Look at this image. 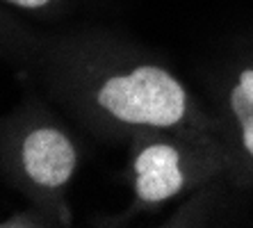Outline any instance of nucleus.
I'll use <instances>...</instances> for the list:
<instances>
[{
	"label": "nucleus",
	"instance_id": "1",
	"mask_svg": "<svg viewBox=\"0 0 253 228\" xmlns=\"http://www.w3.org/2000/svg\"><path fill=\"white\" fill-rule=\"evenodd\" d=\"M100 103L124 121L151 126H171L185 112L180 85L169 73L153 66L110 80L100 91Z\"/></svg>",
	"mask_w": 253,
	"mask_h": 228
},
{
	"label": "nucleus",
	"instance_id": "2",
	"mask_svg": "<svg viewBox=\"0 0 253 228\" xmlns=\"http://www.w3.org/2000/svg\"><path fill=\"white\" fill-rule=\"evenodd\" d=\"M23 164L37 182L57 187L69 181L76 164V153L62 133L37 130L23 144Z\"/></svg>",
	"mask_w": 253,
	"mask_h": 228
},
{
	"label": "nucleus",
	"instance_id": "3",
	"mask_svg": "<svg viewBox=\"0 0 253 228\" xmlns=\"http://www.w3.org/2000/svg\"><path fill=\"white\" fill-rule=\"evenodd\" d=\"M137 194L144 201H162L183 185L178 153L171 146H151L137 158Z\"/></svg>",
	"mask_w": 253,
	"mask_h": 228
},
{
	"label": "nucleus",
	"instance_id": "4",
	"mask_svg": "<svg viewBox=\"0 0 253 228\" xmlns=\"http://www.w3.org/2000/svg\"><path fill=\"white\" fill-rule=\"evenodd\" d=\"M233 110H240V107H247L253 110V71H244L240 80V87L233 91Z\"/></svg>",
	"mask_w": 253,
	"mask_h": 228
},
{
	"label": "nucleus",
	"instance_id": "5",
	"mask_svg": "<svg viewBox=\"0 0 253 228\" xmlns=\"http://www.w3.org/2000/svg\"><path fill=\"white\" fill-rule=\"evenodd\" d=\"M235 114L242 121V128H244V144H247V148L253 153V110L242 107V110H235Z\"/></svg>",
	"mask_w": 253,
	"mask_h": 228
},
{
	"label": "nucleus",
	"instance_id": "6",
	"mask_svg": "<svg viewBox=\"0 0 253 228\" xmlns=\"http://www.w3.org/2000/svg\"><path fill=\"white\" fill-rule=\"evenodd\" d=\"M9 2H16L21 7H42V5H46L48 0H9Z\"/></svg>",
	"mask_w": 253,
	"mask_h": 228
}]
</instances>
